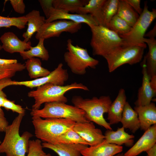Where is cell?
Returning a JSON list of instances; mask_svg holds the SVG:
<instances>
[{"label": "cell", "instance_id": "cell-1", "mask_svg": "<svg viewBox=\"0 0 156 156\" xmlns=\"http://www.w3.org/2000/svg\"><path fill=\"white\" fill-rule=\"evenodd\" d=\"M25 113L18 114L12 124L6 128L5 135L0 144V153H5L6 156H25L29 149V142L32 134L24 132L20 135V126Z\"/></svg>", "mask_w": 156, "mask_h": 156}, {"label": "cell", "instance_id": "cell-8", "mask_svg": "<svg viewBox=\"0 0 156 156\" xmlns=\"http://www.w3.org/2000/svg\"><path fill=\"white\" fill-rule=\"evenodd\" d=\"M156 17V10L148 9L147 3L145 2L142 12L137 21L127 33L120 36L123 39L124 46H136L145 49L146 44L143 39L146 32L151 23Z\"/></svg>", "mask_w": 156, "mask_h": 156}, {"label": "cell", "instance_id": "cell-7", "mask_svg": "<svg viewBox=\"0 0 156 156\" xmlns=\"http://www.w3.org/2000/svg\"><path fill=\"white\" fill-rule=\"evenodd\" d=\"M67 51L64 54V60L73 73L84 75L87 68H95L99 64V61L90 56L86 49L74 46L70 39L67 40Z\"/></svg>", "mask_w": 156, "mask_h": 156}, {"label": "cell", "instance_id": "cell-29", "mask_svg": "<svg viewBox=\"0 0 156 156\" xmlns=\"http://www.w3.org/2000/svg\"><path fill=\"white\" fill-rule=\"evenodd\" d=\"M88 1L87 0H52V4L55 9L73 13L85 5Z\"/></svg>", "mask_w": 156, "mask_h": 156}, {"label": "cell", "instance_id": "cell-15", "mask_svg": "<svg viewBox=\"0 0 156 156\" xmlns=\"http://www.w3.org/2000/svg\"><path fill=\"white\" fill-rule=\"evenodd\" d=\"M0 40L2 43V49L11 53H21L29 49L32 47L31 42H25L21 40L11 31L3 34L0 37Z\"/></svg>", "mask_w": 156, "mask_h": 156}, {"label": "cell", "instance_id": "cell-37", "mask_svg": "<svg viewBox=\"0 0 156 156\" xmlns=\"http://www.w3.org/2000/svg\"><path fill=\"white\" fill-rule=\"evenodd\" d=\"M10 1L16 12L20 14L25 13V6L23 0H10Z\"/></svg>", "mask_w": 156, "mask_h": 156}, {"label": "cell", "instance_id": "cell-4", "mask_svg": "<svg viewBox=\"0 0 156 156\" xmlns=\"http://www.w3.org/2000/svg\"><path fill=\"white\" fill-rule=\"evenodd\" d=\"M35 136L43 142L52 144L55 139L67 131L73 129L76 123L70 119L32 117Z\"/></svg>", "mask_w": 156, "mask_h": 156}, {"label": "cell", "instance_id": "cell-42", "mask_svg": "<svg viewBox=\"0 0 156 156\" xmlns=\"http://www.w3.org/2000/svg\"><path fill=\"white\" fill-rule=\"evenodd\" d=\"M148 156H156V144L146 151Z\"/></svg>", "mask_w": 156, "mask_h": 156}, {"label": "cell", "instance_id": "cell-34", "mask_svg": "<svg viewBox=\"0 0 156 156\" xmlns=\"http://www.w3.org/2000/svg\"><path fill=\"white\" fill-rule=\"evenodd\" d=\"M42 143V141L38 139L35 140H29V151L27 156H40L45 154Z\"/></svg>", "mask_w": 156, "mask_h": 156}, {"label": "cell", "instance_id": "cell-40", "mask_svg": "<svg viewBox=\"0 0 156 156\" xmlns=\"http://www.w3.org/2000/svg\"><path fill=\"white\" fill-rule=\"evenodd\" d=\"M16 59H8L0 58V65H10L18 63Z\"/></svg>", "mask_w": 156, "mask_h": 156}, {"label": "cell", "instance_id": "cell-35", "mask_svg": "<svg viewBox=\"0 0 156 156\" xmlns=\"http://www.w3.org/2000/svg\"><path fill=\"white\" fill-rule=\"evenodd\" d=\"M25 69V64L19 63L6 65H0V75L9 74L13 76L16 72Z\"/></svg>", "mask_w": 156, "mask_h": 156}, {"label": "cell", "instance_id": "cell-24", "mask_svg": "<svg viewBox=\"0 0 156 156\" xmlns=\"http://www.w3.org/2000/svg\"><path fill=\"white\" fill-rule=\"evenodd\" d=\"M120 122L123 127L129 129L133 133L140 128L138 114L127 101L125 105Z\"/></svg>", "mask_w": 156, "mask_h": 156}, {"label": "cell", "instance_id": "cell-5", "mask_svg": "<svg viewBox=\"0 0 156 156\" xmlns=\"http://www.w3.org/2000/svg\"><path fill=\"white\" fill-rule=\"evenodd\" d=\"M89 26L92 32L90 45L94 55L104 57L115 49L123 45V39L107 28L99 25Z\"/></svg>", "mask_w": 156, "mask_h": 156}, {"label": "cell", "instance_id": "cell-38", "mask_svg": "<svg viewBox=\"0 0 156 156\" xmlns=\"http://www.w3.org/2000/svg\"><path fill=\"white\" fill-rule=\"evenodd\" d=\"M139 15L142 13L143 10L140 7V0H125Z\"/></svg>", "mask_w": 156, "mask_h": 156}, {"label": "cell", "instance_id": "cell-44", "mask_svg": "<svg viewBox=\"0 0 156 156\" xmlns=\"http://www.w3.org/2000/svg\"><path fill=\"white\" fill-rule=\"evenodd\" d=\"M6 98V95L5 93L2 90H0V108L2 107L4 101Z\"/></svg>", "mask_w": 156, "mask_h": 156}, {"label": "cell", "instance_id": "cell-41", "mask_svg": "<svg viewBox=\"0 0 156 156\" xmlns=\"http://www.w3.org/2000/svg\"><path fill=\"white\" fill-rule=\"evenodd\" d=\"M156 36V24L152 29L145 35L144 36L148 37V38H155Z\"/></svg>", "mask_w": 156, "mask_h": 156}, {"label": "cell", "instance_id": "cell-19", "mask_svg": "<svg viewBox=\"0 0 156 156\" xmlns=\"http://www.w3.org/2000/svg\"><path fill=\"white\" fill-rule=\"evenodd\" d=\"M126 99L125 90L123 89H120L117 97L112 102L108 109L107 119L110 125L120 122L124 108L127 102Z\"/></svg>", "mask_w": 156, "mask_h": 156}, {"label": "cell", "instance_id": "cell-43", "mask_svg": "<svg viewBox=\"0 0 156 156\" xmlns=\"http://www.w3.org/2000/svg\"><path fill=\"white\" fill-rule=\"evenodd\" d=\"M150 84L152 88L156 92V75L150 79Z\"/></svg>", "mask_w": 156, "mask_h": 156}, {"label": "cell", "instance_id": "cell-48", "mask_svg": "<svg viewBox=\"0 0 156 156\" xmlns=\"http://www.w3.org/2000/svg\"><path fill=\"white\" fill-rule=\"evenodd\" d=\"M2 46L0 44V51L2 49Z\"/></svg>", "mask_w": 156, "mask_h": 156}, {"label": "cell", "instance_id": "cell-31", "mask_svg": "<svg viewBox=\"0 0 156 156\" xmlns=\"http://www.w3.org/2000/svg\"><path fill=\"white\" fill-rule=\"evenodd\" d=\"M107 28L120 36L127 33L132 27L116 14L112 18Z\"/></svg>", "mask_w": 156, "mask_h": 156}, {"label": "cell", "instance_id": "cell-6", "mask_svg": "<svg viewBox=\"0 0 156 156\" xmlns=\"http://www.w3.org/2000/svg\"><path fill=\"white\" fill-rule=\"evenodd\" d=\"M30 114L32 117L45 118L66 119L76 122L89 121L86 118L85 113L82 109L74 105L61 102L45 103L43 108L32 110Z\"/></svg>", "mask_w": 156, "mask_h": 156}, {"label": "cell", "instance_id": "cell-30", "mask_svg": "<svg viewBox=\"0 0 156 156\" xmlns=\"http://www.w3.org/2000/svg\"><path fill=\"white\" fill-rule=\"evenodd\" d=\"M81 144L88 146V143L73 129H70L57 137L52 144Z\"/></svg>", "mask_w": 156, "mask_h": 156}, {"label": "cell", "instance_id": "cell-46", "mask_svg": "<svg viewBox=\"0 0 156 156\" xmlns=\"http://www.w3.org/2000/svg\"><path fill=\"white\" fill-rule=\"evenodd\" d=\"M114 156H125L124 154L123 153H120L118 154H117Z\"/></svg>", "mask_w": 156, "mask_h": 156}, {"label": "cell", "instance_id": "cell-20", "mask_svg": "<svg viewBox=\"0 0 156 156\" xmlns=\"http://www.w3.org/2000/svg\"><path fill=\"white\" fill-rule=\"evenodd\" d=\"M119 0H106L100 10L94 16L98 25L106 27L112 17L116 14Z\"/></svg>", "mask_w": 156, "mask_h": 156}, {"label": "cell", "instance_id": "cell-2", "mask_svg": "<svg viewBox=\"0 0 156 156\" xmlns=\"http://www.w3.org/2000/svg\"><path fill=\"white\" fill-rule=\"evenodd\" d=\"M76 89L89 90L88 87L82 83L77 82L65 86L49 83L38 87L36 90L28 93V97L33 98L35 100L32 110L39 109L44 103L56 102L66 103L68 99L65 94L68 91Z\"/></svg>", "mask_w": 156, "mask_h": 156}, {"label": "cell", "instance_id": "cell-10", "mask_svg": "<svg viewBox=\"0 0 156 156\" xmlns=\"http://www.w3.org/2000/svg\"><path fill=\"white\" fill-rule=\"evenodd\" d=\"M69 77L67 70L63 68L62 63L58 64L57 67L49 74L45 77L35 79L33 80L17 81L12 80L10 78H4L0 80V90L10 86H23L32 88L41 86L46 84L51 83L63 86Z\"/></svg>", "mask_w": 156, "mask_h": 156}, {"label": "cell", "instance_id": "cell-25", "mask_svg": "<svg viewBox=\"0 0 156 156\" xmlns=\"http://www.w3.org/2000/svg\"><path fill=\"white\" fill-rule=\"evenodd\" d=\"M144 42L147 44L148 51L145 56L147 74L150 79L156 75V40L155 38H144Z\"/></svg>", "mask_w": 156, "mask_h": 156}, {"label": "cell", "instance_id": "cell-22", "mask_svg": "<svg viewBox=\"0 0 156 156\" xmlns=\"http://www.w3.org/2000/svg\"><path fill=\"white\" fill-rule=\"evenodd\" d=\"M28 25L26 31L22 36L25 42L29 41L33 34L37 32L41 27L45 23L44 16L40 15V12L36 10H33L26 15Z\"/></svg>", "mask_w": 156, "mask_h": 156}, {"label": "cell", "instance_id": "cell-16", "mask_svg": "<svg viewBox=\"0 0 156 156\" xmlns=\"http://www.w3.org/2000/svg\"><path fill=\"white\" fill-rule=\"evenodd\" d=\"M142 83L138 90L137 99L135 103V106H143L149 104L156 94V92L153 90L150 85V79L146 71L145 56L142 63Z\"/></svg>", "mask_w": 156, "mask_h": 156}, {"label": "cell", "instance_id": "cell-11", "mask_svg": "<svg viewBox=\"0 0 156 156\" xmlns=\"http://www.w3.org/2000/svg\"><path fill=\"white\" fill-rule=\"evenodd\" d=\"M38 1L47 17L45 23L57 20H65L78 23H85L88 26L98 25L95 19L90 14L70 13L55 9L52 5V0Z\"/></svg>", "mask_w": 156, "mask_h": 156}, {"label": "cell", "instance_id": "cell-39", "mask_svg": "<svg viewBox=\"0 0 156 156\" xmlns=\"http://www.w3.org/2000/svg\"><path fill=\"white\" fill-rule=\"evenodd\" d=\"M8 125V122L5 116L4 112L0 108V132H5L6 128Z\"/></svg>", "mask_w": 156, "mask_h": 156}, {"label": "cell", "instance_id": "cell-18", "mask_svg": "<svg viewBox=\"0 0 156 156\" xmlns=\"http://www.w3.org/2000/svg\"><path fill=\"white\" fill-rule=\"evenodd\" d=\"M134 110L138 114L141 130L145 131L156 124V107L154 103L151 102L146 105L135 106Z\"/></svg>", "mask_w": 156, "mask_h": 156}, {"label": "cell", "instance_id": "cell-13", "mask_svg": "<svg viewBox=\"0 0 156 156\" xmlns=\"http://www.w3.org/2000/svg\"><path fill=\"white\" fill-rule=\"evenodd\" d=\"M73 129L90 146L97 145L105 140L102 131L96 128L93 122H76Z\"/></svg>", "mask_w": 156, "mask_h": 156}, {"label": "cell", "instance_id": "cell-14", "mask_svg": "<svg viewBox=\"0 0 156 156\" xmlns=\"http://www.w3.org/2000/svg\"><path fill=\"white\" fill-rule=\"evenodd\" d=\"M156 142V124L145 131L137 142L125 154V156H136L144 151H146Z\"/></svg>", "mask_w": 156, "mask_h": 156}, {"label": "cell", "instance_id": "cell-17", "mask_svg": "<svg viewBox=\"0 0 156 156\" xmlns=\"http://www.w3.org/2000/svg\"><path fill=\"white\" fill-rule=\"evenodd\" d=\"M122 150V146L108 143L104 140L97 145L87 147L81 153L82 156H114Z\"/></svg>", "mask_w": 156, "mask_h": 156}, {"label": "cell", "instance_id": "cell-28", "mask_svg": "<svg viewBox=\"0 0 156 156\" xmlns=\"http://www.w3.org/2000/svg\"><path fill=\"white\" fill-rule=\"evenodd\" d=\"M44 40L43 38L40 39L36 46L32 47L29 49L20 53L23 59L27 60L33 57H38L43 60H48L49 56L48 50L44 45Z\"/></svg>", "mask_w": 156, "mask_h": 156}, {"label": "cell", "instance_id": "cell-45", "mask_svg": "<svg viewBox=\"0 0 156 156\" xmlns=\"http://www.w3.org/2000/svg\"><path fill=\"white\" fill-rule=\"evenodd\" d=\"M13 76L9 74H5L0 75V80L4 78H10Z\"/></svg>", "mask_w": 156, "mask_h": 156}, {"label": "cell", "instance_id": "cell-32", "mask_svg": "<svg viewBox=\"0 0 156 156\" xmlns=\"http://www.w3.org/2000/svg\"><path fill=\"white\" fill-rule=\"evenodd\" d=\"M27 22L25 16L18 17H8L0 16V28L15 26L20 29L25 27Z\"/></svg>", "mask_w": 156, "mask_h": 156}, {"label": "cell", "instance_id": "cell-23", "mask_svg": "<svg viewBox=\"0 0 156 156\" xmlns=\"http://www.w3.org/2000/svg\"><path fill=\"white\" fill-rule=\"evenodd\" d=\"M125 129L122 127L116 131L107 129L104 135L105 140L108 143L119 146L124 144L127 146H132L134 136L126 132Z\"/></svg>", "mask_w": 156, "mask_h": 156}, {"label": "cell", "instance_id": "cell-12", "mask_svg": "<svg viewBox=\"0 0 156 156\" xmlns=\"http://www.w3.org/2000/svg\"><path fill=\"white\" fill-rule=\"evenodd\" d=\"M81 27V23L72 21L59 20L45 23L36 32V38L44 39L58 37L63 32L74 34L78 32Z\"/></svg>", "mask_w": 156, "mask_h": 156}, {"label": "cell", "instance_id": "cell-27", "mask_svg": "<svg viewBox=\"0 0 156 156\" xmlns=\"http://www.w3.org/2000/svg\"><path fill=\"white\" fill-rule=\"evenodd\" d=\"M116 14L132 27L138 20L140 15L125 0H119Z\"/></svg>", "mask_w": 156, "mask_h": 156}, {"label": "cell", "instance_id": "cell-47", "mask_svg": "<svg viewBox=\"0 0 156 156\" xmlns=\"http://www.w3.org/2000/svg\"><path fill=\"white\" fill-rule=\"evenodd\" d=\"M40 156H52L51 155L50 153L46 154V153H45V154L42 155Z\"/></svg>", "mask_w": 156, "mask_h": 156}, {"label": "cell", "instance_id": "cell-26", "mask_svg": "<svg viewBox=\"0 0 156 156\" xmlns=\"http://www.w3.org/2000/svg\"><path fill=\"white\" fill-rule=\"evenodd\" d=\"M25 68L31 79H37L47 76L51 72L42 66L40 60L33 57L27 60L25 64Z\"/></svg>", "mask_w": 156, "mask_h": 156}, {"label": "cell", "instance_id": "cell-36", "mask_svg": "<svg viewBox=\"0 0 156 156\" xmlns=\"http://www.w3.org/2000/svg\"><path fill=\"white\" fill-rule=\"evenodd\" d=\"M2 107L7 110H10L18 114L25 113V110L19 105L15 104L13 101H11L7 98L5 100Z\"/></svg>", "mask_w": 156, "mask_h": 156}, {"label": "cell", "instance_id": "cell-3", "mask_svg": "<svg viewBox=\"0 0 156 156\" xmlns=\"http://www.w3.org/2000/svg\"><path fill=\"white\" fill-rule=\"evenodd\" d=\"M71 101L74 106L84 111L88 121L94 122L107 129L112 130L111 125L103 116L105 113H107L112 103L109 96L83 99L80 96H75L72 97Z\"/></svg>", "mask_w": 156, "mask_h": 156}, {"label": "cell", "instance_id": "cell-9", "mask_svg": "<svg viewBox=\"0 0 156 156\" xmlns=\"http://www.w3.org/2000/svg\"><path fill=\"white\" fill-rule=\"evenodd\" d=\"M145 49L136 46H122L115 49L104 57L107 62L109 72H112L125 64L132 65L140 62Z\"/></svg>", "mask_w": 156, "mask_h": 156}, {"label": "cell", "instance_id": "cell-50", "mask_svg": "<svg viewBox=\"0 0 156 156\" xmlns=\"http://www.w3.org/2000/svg\"><path fill=\"white\" fill-rule=\"evenodd\" d=\"M146 156H148L147 155Z\"/></svg>", "mask_w": 156, "mask_h": 156}, {"label": "cell", "instance_id": "cell-49", "mask_svg": "<svg viewBox=\"0 0 156 156\" xmlns=\"http://www.w3.org/2000/svg\"><path fill=\"white\" fill-rule=\"evenodd\" d=\"M1 141H0V144H1Z\"/></svg>", "mask_w": 156, "mask_h": 156}, {"label": "cell", "instance_id": "cell-21", "mask_svg": "<svg viewBox=\"0 0 156 156\" xmlns=\"http://www.w3.org/2000/svg\"><path fill=\"white\" fill-rule=\"evenodd\" d=\"M43 148L50 149L59 156H82L81 151L88 146L81 144L42 143Z\"/></svg>", "mask_w": 156, "mask_h": 156}, {"label": "cell", "instance_id": "cell-33", "mask_svg": "<svg viewBox=\"0 0 156 156\" xmlns=\"http://www.w3.org/2000/svg\"><path fill=\"white\" fill-rule=\"evenodd\" d=\"M106 0H89L84 6L79 8L76 13L90 14L94 17L100 10Z\"/></svg>", "mask_w": 156, "mask_h": 156}]
</instances>
